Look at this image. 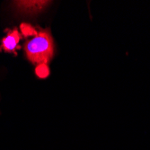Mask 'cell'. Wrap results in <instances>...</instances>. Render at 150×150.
Here are the masks:
<instances>
[{
    "label": "cell",
    "instance_id": "cell-1",
    "mask_svg": "<svg viewBox=\"0 0 150 150\" xmlns=\"http://www.w3.org/2000/svg\"><path fill=\"white\" fill-rule=\"evenodd\" d=\"M26 57L33 63H47L53 55V42L49 32L42 31L24 45Z\"/></svg>",
    "mask_w": 150,
    "mask_h": 150
},
{
    "label": "cell",
    "instance_id": "cell-2",
    "mask_svg": "<svg viewBox=\"0 0 150 150\" xmlns=\"http://www.w3.org/2000/svg\"><path fill=\"white\" fill-rule=\"evenodd\" d=\"M21 40V33L18 30L13 29L9 31L6 37L3 38L0 50L9 53H16V50L18 49L19 42Z\"/></svg>",
    "mask_w": 150,
    "mask_h": 150
},
{
    "label": "cell",
    "instance_id": "cell-3",
    "mask_svg": "<svg viewBox=\"0 0 150 150\" xmlns=\"http://www.w3.org/2000/svg\"><path fill=\"white\" fill-rule=\"evenodd\" d=\"M16 8L21 13H35L42 10L48 2L46 1H16L13 2Z\"/></svg>",
    "mask_w": 150,
    "mask_h": 150
},
{
    "label": "cell",
    "instance_id": "cell-4",
    "mask_svg": "<svg viewBox=\"0 0 150 150\" xmlns=\"http://www.w3.org/2000/svg\"><path fill=\"white\" fill-rule=\"evenodd\" d=\"M35 74L40 78H46L50 75V69L47 63H40L35 69Z\"/></svg>",
    "mask_w": 150,
    "mask_h": 150
},
{
    "label": "cell",
    "instance_id": "cell-5",
    "mask_svg": "<svg viewBox=\"0 0 150 150\" xmlns=\"http://www.w3.org/2000/svg\"><path fill=\"white\" fill-rule=\"evenodd\" d=\"M21 29V33L24 37H31V36H35L37 34L36 30L31 24L28 23H22L20 26Z\"/></svg>",
    "mask_w": 150,
    "mask_h": 150
}]
</instances>
